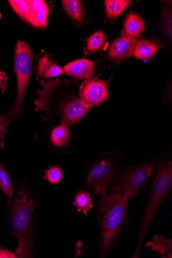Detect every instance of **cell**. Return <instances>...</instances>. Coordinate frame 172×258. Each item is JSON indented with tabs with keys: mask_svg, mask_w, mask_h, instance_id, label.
Segmentation results:
<instances>
[{
	"mask_svg": "<svg viewBox=\"0 0 172 258\" xmlns=\"http://www.w3.org/2000/svg\"><path fill=\"white\" fill-rule=\"evenodd\" d=\"M129 202L119 193H109L100 199L96 207L97 243L99 257L105 258L121 234L129 228Z\"/></svg>",
	"mask_w": 172,
	"mask_h": 258,
	"instance_id": "cell-1",
	"label": "cell"
},
{
	"mask_svg": "<svg viewBox=\"0 0 172 258\" xmlns=\"http://www.w3.org/2000/svg\"><path fill=\"white\" fill-rule=\"evenodd\" d=\"M172 186V159L165 154L159 159L156 176L150 188L149 200L140 220L138 240L132 256H140L141 249L147 234L150 231L154 218L160 207L169 195Z\"/></svg>",
	"mask_w": 172,
	"mask_h": 258,
	"instance_id": "cell-2",
	"label": "cell"
},
{
	"mask_svg": "<svg viewBox=\"0 0 172 258\" xmlns=\"http://www.w3.org/2000/svg\"><path fill=\"white\" fill-rule=\"evenodd\" d=\"M159 162V158L153 157L136 165L125 164L119 167L108 185L107 194H120L130 203L141 190L150 188Z\"/></svg>",
	"mask_w": 172,
	"mask_h": 258,
	"instance_id": "cell-3",
	"label": "cell"
},
{
	"mask_svg": "<svg viewBox=\"0 0 172 258\" xmlns=\"http://www.w3.org/2000/svg\"><path fill=\"white\" fill-rule=\"evenodd\" d=\"M33 199L29 193L19 192L14 201L11 214V225L13 235L18 241L16 254L20 257L33 256Z\"/></svg>",
	"mask_w": 172,
	"mask_h": 258,
	"instance_id": "cell-4",
	"label": "cell"
},
{
	"mask_svg": "<svg viewBox=\"0 0 172 258\" xmlns=\"http://www.w3.org/2000/svg\"><path fill=\"white\" fill-rule=\"evenodd\" d=\"M120 150L98 154L88 166L83 183L87 191L100 199L107 195L108 185L120 167Z\"/></svg>",
	"mask_w": 172,
	"mask_h": 258,
	"instance_id": "cell-5",
	"label": "cell"
},
{
	"mask_svg": "<svg viewBox=\"0 0 172 258\" xmlns=\"http://www.w3.org/2000/svg\"><path fill=\"white\" fill-rule=\"evenodd\" d=\"M33 58V55L30 45L22 40H18L16 44L15 57V70L17 79V95L16 101L8 113L5 133L21 109L29 81Z\"/></svg>",
	"mask_w": 172,
	"mask_h": 258,
	"instance_id": "cell-6",
	"label": "cell"
},
{
	"mask_svg": "<svg viewBox=\"0 0 172 258\" xmlns=\"http://www.w3.org/2000/svg\"><path fill=\"white\" fill-rule=\"evenodd\" d=\"M79 92L81 102L90 108L103 103L108 95L106 83L95 78L83 83Z\"/></svg>",
	"mask_w": 172,
	"mask_h": 258,
	"instance_id": "cell-7",
	"label": "cell"
},
{
	"mask_svg": "<svg viewBox=\"0 0 172 258\" xmlns=\"http://www.w3.org/2000/svg\"><path fill=\"white\" fill-rule=\"evenodd\" d=\"M138 41V39L128 35L123 30L120 37L111 44L108 53L109 57L119 62L131 57Z\"/></svg>",
	"mask_w": 172,
	"mask_h": 258,
	"instance_id": "cell-8",
	"label": "cell"
},
{
	"mask_svg": "<svg viewBox=\"0 0 172 258\" xmlns=\"http://www.w3.org/2000/svg\"><path fill=\"white\" fill-rule=\"evenodd\" d=\"M90 108L85 106L79 97L74 98L66 106L61 118L68 126L80 121Z\"/></svg>",
	"mask_w": 172,
	"mask_h": 258,
	"instance_id": "cell-9",
	"label": "cell"
},
{
	"mask_svg": "<svg viewBox=\"0 0 172 258\" xmlns=\"http://www.w3.org/2000/svg\"><path fill=\"white\" fill-rule=\"evenodd\" d=\"M29 22L35 27L44 28L47 25L48 8L42 0H29Z\"/></svg>",
	"mask_w": 172,
	"mask_h": 258,
	"instance_id": "cell-10",
	"label": "cell"
},
{
	"mask_svg": "<svg viewBox=\"0 0 172 258\" xmlns=\"http://www.w3.org/2000/svg\"><path fill=\"white\" fill-rule=\"evenodd\" d=\"M94 70V63L86 59L72 61L66 65L64 68V72L71 77L87 79L91 78Z\"/></svg>",
	"mask_w": 172,
	"mask_h": 258,
	"instance_id": "cell-11",
	"label": "cell"
},
{
	"mask_svg": "<svg viewBox=\"0 0 172 258\" xmlns=\"http://www.w3.org/2000/svg\"><path fill=\"white\" fill-rule=\"evenodd\" d=\"M38 77L44 80L59 76L64 73L63 69L47 55L42 56L38 61L37 68Z\"/></svg>",
	"mask_w": 172,
	"mask_h": 258,
	"instance_id": "cell-12",
	"label": "cell"
},
{
	"mask_svg": "<svg viewBox=\"0 0 172 258\" xmlns=\"http://www.w3.org/2000/svg\"><path fill=\"white\" fill-rule=\"evenodd\" d=\"M144 245L151 247L154 252L161 254L162 258H172V240L162 234H155L152 240Z\"/></svg>",
	"mask_w": 172,
	"mask_h": 258,
	"instance_id": "cell-13",
	"label": "cell"
},
{
	"mask_svg": "<svg viewBox=\"0 0 172 258\" xmlns=\"http://www.w3.org/2000/svg\"><path fill=\"white\" fill-rule=\"evenodd\" d=\"M142 18L137 14L131 13L128 16L124 25V31L128 35L136 38L145 30Z\"/></svg>",
	"mask_w": 172,
	"mask_h": 258,
	"instance_id": "cell-14",
	"label": "cell"
},
{
	"mask_svg": "<svg viewBox=\"0 0 172 258\" xmlns=\"http://www.w3.org/2000/svg\"><path fill=\"white\" fill-rule=\"evenodd\" d=\"M158 50L157 46L151 41L140 40L135 45L133 54L139 59L145 60L153 57Z\"/></svg>",
	"mask_w": 172,
	"mask_h": 258,
	"instance_id": "cell-15",
	"label": "cell"
},
{
	"mask_svg": "<svg viewBox=\"0 0 172 258\" xmlns=\"http://www.w3.org/2000/svg\"><path fill=\"white\" fill-rule=\"evenodd\" d=\"M70 138L71 134L68 126L63 121L55 127L51 134L52 144L59 148L67 146L70 142Z\"/></svg>",
	"mask_w": 172,
	"mask_h": 258,
	"instance_id": "cell-16",
	"label": "cell"
},
{
	"mask_svg": "<svg viewBox=\"0 0 172 258\" xmlns=\"http://www.w3.org/2000/svg\"><path fill=\"white\" fill-rule=\"evenodd\" d=\"M73 205L79 213L87 215L93 208V200L90 194L85 190H79L74 199Z\"/></svg>",
	"mask_w": 172,
	"mask_h": 258,
	"instance_id": "cell-17",
	"label": "cell"
},
{
	"mask_svg": "<svg viewBox=\"0 0 172 258\" xmlns=\"http://www.w3.org/2000/svg\"><path fill=\"white\" fill-rule=\"evenodd\" d=\"M130 2L128 0H107V1H105L107 17L110 19L116 18L128 8Z\"/></svg>",
	"mask_w": 172,
	"mask_h": 258,
	"instance_id": "cell-18",
	"label": "cell"
},
{
	"mask_svg": "<svg viewBox=\"0 0 172 258\" xmlns=\"http://www.w3.org/2000/svg\"><path fill=\"white\" fill-rule=\"evenodd\" d=\"M0 190L8 197V203L10 204L14 192L11 177L8 170L2 165L0 160Z\"/></svg>",
	"mask_w": 172,
	"mask_h": 258,
	"instance_id": "cell-19",
	"label": "cell"
},
{
	"mask_svg": "<svg viewBox=\"0 0 172 258\" xmlns=\"http://www.w3.org/2000/svg\"><path fill=\"white\" fill-rule=\"evenodd\" d=\"M62 4L68 15L77 21H81L83 18V10L82 4L78 0H64Z\"/></svg>",
	"mask_w": 172,
	"mask_h": 258,
	"instance_id": "cell-20",
	"label": "cell"
},
{
	"mask_svg": "<svg viewBox=\"0 0 172 258\" xmlns=\"http://www.w3.org/2000/svg\"><path fill=\"white\" fill-rule=\"evenodd\" d=\"M14 11L23 20L29 22V0H9L8 2Z\"/></svg>",
	"mask_w": 172,
	"mask_h": 258,
	"instance_id": "cell-21",
	"label": "cell"
},
{
	"mask_svg": "<svg viewBox=\"0 0 172 258\" xmlns=\"http://www.w3.org/2000/svg\"><path fill=\"white\" fill-rule=\"evenodd\" d=\"M106 39L107 36L103 32L97 31L95 32L87 40V50L91 52H94L100 49Z\"/></svg>",
	"mask_w": 172,
	"mask_h": 258,
	"instance_id": "cell-22",
	"label": "cell"
},
{
	"mask_svg": "<svg viewBox=\"0 0 172 258\" xmlns=\"http://www.w3.org/2000/svg\"><path fill=\"white\" fill-rule=\"evenodd\" d=\"M63 172L61 167L53 166L49 167L45 173V178L51 184L57 183L62 180Z\"/></svg>",
	"mask_w": 172,
	"mask_h": 258,
	"instance_id": "cell-23",
	"label": "cell"
},
{
	"mask_svg": "<svg viewBox=\"0 0 172 258\" xmlns=\"http://www.w3.org/2000/svg\"><path fill=\"white\" fill-rule=\"evenodd\" d=\"M162 15L164 20V27L165 28V33L168 38L171 40L172 38L171 10L168 8H165L163 10Z\"/></svg>",
	"mask_w": 172,
	"mask_h": 258,
	"instance_id": "cell-24",
	"label": "cell"
},
{
	"mask_svg": "<svg viewBox=\"0 0 172 258\" xmlns=\"http://www.w3.org/2000/svg\"><path fill=\"white\" fill-rule=\"evenodd\" d=\"M7 120L6 117L0 114V150L4 148V136Z\"/></svg>",
	"mask_w": 172,
	"mask_h": 258,
	"instance_id": "cell-25",
	"label": "cell"
},
{
	"mask_svg": "<svg viewBox=\"0 0 172 258\" xmlns=\"http://www.w3.org/2000/svg\"><path fill=\"white\" fill-rule=\"evenodd\" d=\"M8 77L7 74L2 71H0V89L3 92H4L7 88V82Z\"/></svg>",
	"mask_w": 172,
	"mask_h": 258,
	"instance_id": "cell-26",
	"label": "cell"
},
{
	"mask_svg": "<svg viewBox=\"0 0 172 258\" xmlns=\"http://www.w3.org/2000/svg\"><path fill=\"white\" fill-rule=\"evenodd\" d=\"M0 257H18V255L8 249L0 248Z\"/></svg>",
	"mask_w": 172,
	"mask_h": 258,
	"instance_id": "cell-27",
	"label": "cell"
}]
</instances>
